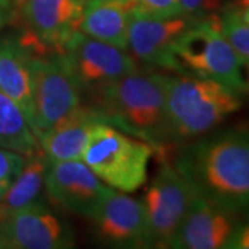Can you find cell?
Returning <instances> with one entry per match:
<instances>
[{"instance_id":"1","label":"cell","mask_w":249,"mask_h":249,"mask_svg":"<svg viewBox=\"0 0 249 249\" xmlns=\"http://www.w3.org/2000/svg\"><path fill=\"white\" fill-rule=\"evenodd\" d=\"M196 196L232 213H249V133L224 130L201 136L173 165Z\"/></svg>"},{"instance_id":"2","label":"cell","mask_w":249,"mask_h":249,"mask_svg":"<svg viewBox=\"0 0 249 249\" xmlns=\"http://www.w3.org/2000/svg\"><path fill=\"white\" fill-rule=\"evenodd\" d=\"M168 73L139 72L90 89L93 109L104 122L152 147L169 142L166 122Z\"/></svg>"},{"instance_id":"3","label":"cell","mask_w":249,"mask_h":249,"mask_svg":"<svg viewBox=\"0 0 249 249\" xmlns=\"http://www.w3.org/2000/svg\"><path fill=\"white\" fill-rule=\"evenodd\" d=\"M241 106V96L214 80L191 73L169 75L166 88L169 142H191L208 134Z\"/></svg>"},{"instance_id":"4","label":"cell","mask_w":249,"mask_h":249,"mask_svg":"<svg viewBox=\"0 0 249 249\" xmlns=\"http://www.w3.org/2000/svg\"><path fill=\"white\" fill-rule=\"evenodd\" d=\"M219 18L193 22L170 52V70L214 80L238 96L249 93V70L219 28Z\"/></svg>"},{"instance_id":"5","label":"cell","mask_w":249,"mask_h":249,"mask_svg":"<svg viewBox=\"0 0 249 249\" xmlns=\"http://www.w3.org/2000/svg\"><path fill=\"white\" fill-rule=\"evenodd\" d=\"M154 147L107 122L91 127L82 160L108 187L133 193L145 183Z\"/></svg>"},{"instance_id":"6","label":"cell","mask_w":249,"mask_h":249,"mask_svg":"<svg viewBox=\"0 0 249 249\" xmlns=\"http://www.w3.org/2000/svg\"><path fill=\"white\" fill-rule=\"evenodd\" d=\"M31 78L34 129L39 136L82 106L80 88L62 53L32 54Z\"/></svg>"},{"instance_id":"7","label":"cell","mask_w":249,"mask_h":249,"mask_svg":"<svg viewBox=\"0 0 249 249\" xmlns=\"http://www.w3.org/2000/svg\"><path fill=\"white\" fill-rule=\"evenodd\" d=\"M194 194L173 165L168 162L160 165L142 201L147 216L148 247H170Z\"/></svg>"},{"instance_id":"8","label":"cell","mask_w":249,"mask_h":249,"mask_svg":"<svg viewBox=\"0 0 249 249\" xmlns=\"http://www.w3.org/2000/svg\"><path fill=\"white\" fill-rule=\"evenodd\" d=\"M62 54L80 89L121 79L137 71L133 55L106 42L76 31L64 46Z\"/></svg>"},{"instance_id":"9","label":"cell","mask_w":249,"mask_h":249,"mask_svg":"<svg viewBox=\"0 0 249 249\" xmlns=\"http://www.w3.org/2000/svg\"><path fill=\"white\" fill-rule=\"evenodd\" d=\"M49 196L72 213L89 217L111 191L83 160L50 162L45 178Z\"/></svg>"},{"instance_id":"10","label":"cell","mask_w":249,"mask_h":249,"mask_svg":"<svg viewBox=\"0 0 249 249\" xmlns=\"http://www.w3.org/2000/svg\"><path fill=\"white\" fill-rule=\"evenodd\" d=\"M86 0H14L29 35L46 53L49 47L62 53L76 31Z\"/></svg>"},{"instance_id":"11","label":"cell","mask_w":249,"mask_h":249,"mask_svg":"<svg viewBox=\"0 0 249 249\" xmlns=\"http://www.w3.org/2000/svg\"><path fill=\"white\" fill-rule=\"evenodd\" d=\"M90 219L100 238L114 247H148L144 204L126 193L111 188Z\"/></svg>"},{"instance_id":"12","label":"cell","mask_w":249,"mask_h":249,"mask_svg":"<svg viewBox=\"0 0 249 249\" xmlns=\"http://www.w3.org/2000/svg\"><path fill=\"white\" fill-rule=\"evenodd\" d=\"M3 230L14 249H65L73 247L70 229L45 204L35 201L10 214Z\"/></svg>"},{"instance_id":"13","label":"cell","mask_w":249,"mask_h":249,"mask_svg":"<svg viewBox=\"0 0 249 249\" xmlns=\"http://www.w3.org/2000/svg\"><path fill=\"white\" fill-rule=\"evenodd\" d=\"M237 216L219 205L194 194L183 222L170 242V248L219 249L226 248Z\"/></svg>"},{"instance_id":"14","label":"cell","mask_w":249,"mask_h":249,"mask_svg":"<svg viewBox=\"0 0 249 249\" xmlns=\"http://www.w3.org/2000/svg\"><path fill=\"white\" fill-rule=\"evenodd\" d=\"M193 24L186 17L154 18L132 13L127 52L145 65L170 70L173 43Z\"/></svg>"},{"instance_id":"15","label":"cell","mask_w":249,"mask_h":249,"mask_svg":"<svg viewBox=\"0 0 249 249\" xmlns=\"http://www.w3.org/2000/svg\"><path fill=\"white\" fill-rule=\"evenodd\" d=\"M101 121L104 122L96 109L80 106L71 115L37 136L40 150L50 162L82 160L91 127Z\"/></svg>"},{"instance_id":"16","label":"cell","mask_w":249,"mask_h":249,"mask_svg":"<svg viewBox=\"0 0 249 249\" xmlns=\"http://www.w3.org/2000/svg\"><path fill=\"white\" fill-rule=\"evenodd\" d=\"M31 58L32 53L19 37L0 40V90L22 109L34 129Z\"/></svg>"},{"instance_id":"17","label":"cell","mask_w":249,"mask_h":249,"mask_svg":"<svg viewBox=\"0 0 249 249\" xmlns=\"http://www.w3.org/2000/svg\"><path fill=\"white\" fill-rule=\"evenodd\" d=\"M132 18L129 0H86L79 22L85 35L127 50V35Z\"/></svg>"},{"instance_id":"18","label":"cell","mask_w":249,"mask_h":249,"mask_svg":"<svg viewBox=\"0 0 249 249\" xmlns=\"http://www.w3.org/2000/svg\"><path fill=\"white\" fill-rule=\"evenodd\" d=\"M49 166L50 160L43 151L27 157L21 172L13 178L9 190L0 199V223L4 222L13 212L37 201L45 187Z\"/></svg>"},{"instance_id":"19","label":"cell","mask_w":249,"mask_h":249,"mask_svg":"<svg viewBox=\"0 0 249 249\" xmlns=\"http://www.w3.org/2000/svg\"><path fill=\"white\" fill-rule=\"evenodd\" d=\"M0 147L31 157L42 151L39 139L17 104L0 90Z\"/></svg>"},{"instance_id":"20","label":"cell","mask_w":249,"mask_h":249,"mask_svg":"<svg viewBox=\"0 0 249 249\" xmlns=\"http://www.w3.org/2000/svg\"><path fill=\"white\" fill-rule=\"evenodd\" d=\"M219 28L249 70V22L242 18L240 10H224L219 18Z\"/></svg>"},{"instance_id":"21","label":"cell","mask_w":249,"mask_h":249,"mask_svg":"<svg viewBox=\"0 0 249 249\" xmlns=\"http://www.w3.org/2000/svg\"><path fill=\"white\" fill-rule=\"evenodd\" d=\"M226 3L227 0H178V11L180 17L196 22L220 16L226 10Z\"/></svg>"},{"instance_id":"22","label":"cell","mask_w":249,"mask_h":249,"mask_svg":"<svg viewBox=\"0 0 249 249\" xmlns=\"http://www.w3.org/2000/svg\"><path fill=\"white\" fill-rule=\"evenodd\" d=\"M132 13L154 18L178 17V0H129Z\"/></svg>"},{"instance_id":"23","label":"cell","mask_w":249,"mask_h":249,"mask_svg":"<svg viewBox=\"0 0 249 249\" xmlns=\"http://www.w3.org/2000/svg\"><path fill=\"white\" fill-rule=\"evenodd\" d=\"M27 157L0 147V178H13L21 172Z\"/></svg>"},{"instance_id":"24","label":"cell","mask_w":249,"mask_h":249,"mask_svg":"<svg viewBox=\"0 0 249 249\" xmlns=\"http://www.w3.org/2000/svg\"><path fill=\"white\" fill-rule=\"evenodd\" d=\"M227 249H249V220L238 223L230 240L226 244Z\"/></svg>"},{"instance_id":"25","label":"cell","mask_w":249,"mask_h":249,"mask_svg":"<svg viewBox=\"0 0 249 249\" xmlns=\"http://www.w3.org/2000/svg\"><path fill=\"white\" fill-rule=\"evenodd\" d=\"M13 11V0H0V17L7 18L11 17Z\"/></svg>"},{"instance_id":"26","label":"cell","mask_w":249,"mask_h":249,"mask_svg":"<svg viewBox=\"0 0 249 249\" xmlns=\"http://www.w3.org/2000/svg\"><path fill=\"white\" fill-rule=\"evenodd\" d=\"M11 181L13 180H9V178H0V199L3 198V196L6 194V191L9 190Z\"/></svg>"},{"instance_id":"27","label":"cell","mask_w":249,"mask_h":249,"mask_svg":"<svg viewBox=\"0 0 249 249\" xmlns=\"http://www.w3.org/2000/svg\"><path fill=\"white\" fill-rule=\"evenodd\" d=\"M9 247V241H7V237L4 234V230H3V223H0V249H7Z\"/></svg>"},{"instance_id":"28","label":"cell","mask_w":249,"mask_h":249,"mask_svg":"<svg viewBox=\"0 0 249 249\" xmlns=\"http://www.w3.org/2000/svg\"><path fill=\"white\" fill-rule=\"evenodd\" d=\"M238 10H240L242 18H244L247 22H249V0L245 3V4H244V6H242V7H241V9Z\"/></svg>"},{"instance_id":"29","label":"cell","mask_w":249,"mask_h":249,"mask_svg":"<svg viewBox=\"0 0 249 249\" xmlns=\"http://www.w3.org/2000/svg\"><path fill=\"white\" fill-rule=\"evenodd\" d=\"M7 21H9V19H7V18L0 17V29H1V28H3V25H4V24H6V22H7Z\"/></svg>"},{"instance_id":"30","label":"cell","mask_w":249,"mask_h":249,"mask_svg":"<svg viewBox=\"0 0 249 249\" xmlns=\"http://www.w3.org/2000/svg\"><path fill=\"white\" fill-rule=\"evenodd\" d=\"M244 1H245V0H240V4L241 3H244Z\"/></svg>"}]
</instances>
